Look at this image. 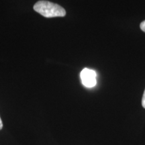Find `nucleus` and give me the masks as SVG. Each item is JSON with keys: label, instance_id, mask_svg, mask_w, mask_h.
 <instances>
[{"label": "nucleus", "instance_id": "f257e3e1", "mask_svg": "<svg viewBox=\"0 0 145 145\" xmlns=\"http://www.w3.org/2000/svg\"><path fill=\"white\" fill-rule=\"evenodd\" d=\"M34 10L45 18L64 17L66 11L61 5L48 1H39L34 4Z\"/></svg>", "mask_w": 145, "mask_h": 145}, {"label": "nucleus", "instance_id": "f03ea898", "mask_svg": "<svg viewBox=\"0 0 145 145\" xmlns=\"http://www.w3.org/2000/svg\"><path fill=\"white\" fill-rule=\"evenodd\" d=\"M97 74L95 71L85 68L81 72L80 77L81 82L85 87L88 88H93L97 83Z\"/></svg>", "mask_w": 145, "mask_h": 145}, {"label": "nucleus", "instance_id": "7ed1b4c3", "mask_svg": "<svg viewBox=\"0 0 145 145\" xmlns=\"http://www.w3.org/2000/svg\"><path fill=\"white\" fill-rule=\"evenodd\" d=\"M142 106L144 108H145V89L144 91V93H143L142 99Z\"/></svg>", "mask_w": 145, "mask_h": 145}, {"label": "nucleus", "instance_id": "20e7f679", "mask_svg": "<svg viewBox=\"0 0 145 145\" xmlns=\"http://www.w3.org/2000/svg\"><path fill=\"white\" fill-rule=\"evenodd\" d=\"M140 26L141 30H142L143 32H145V20L143 21L142 22H141Z\"/></svg>", "mask_w": 145, "mask_h": 145}, {"label": "nucleus", "instance_id": "39448f33", "mask_svg": "<svg viewBox=\"0 0 145 145\" xmlns=\"http://www.w3.org/2000/svg\"><path fill=\"white\" fill-rule=\"evenodd\" d=\"M3 128V122H2V120H1V118H0V130L2 129Z\"/></svg>", "mask_w": 145, "mask_h": 145}]
</instances>
